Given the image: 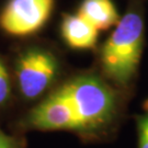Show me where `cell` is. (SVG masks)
Listing matches in <instances>:
<instances>
[{
  "label": "cell",
  "mask_w": 148,
  "mask_h": 148,
  "mask_svg": "<svg viewBox=\"0 0 148 148\" xmlns=\"http://www.w3.org/2000/svg\"><path fill=\"white\" fill-rule=\"evenodd\" d=\"M119 111L120 99L114 88L97 75L84 74L44 95L22 120V126L93 136L111 126Z\"/></svg>",
  "instance_id": "obj_1"
},
{
  "label": "cell",
  "mask_w": 148,
  "mask_h": 148,
  "mask_svg": "<svg viewBox=\"0 0 148 148\" xmlns=\"http://www.w3.org/2000/svg\"><path fill=\"white\" fill-rule=\"evenodd\" d=\"M145 44V21L139 2L121 16L100 51L101 69L115 86L127 88L137 75Z\"/></svg>",
  "instance_id": "obj_2"
},
{
  "label": "cell",
  "mask_w": 148,
  "mask_h": 148,
  "mask_svg": "<svg viewBox=\"0 0 148 148\" xmlns=\"http://www.w3.org/2000/svg\"><path fill=\"white\" fill-rule=\"evenodd\" d=\"M59 62L53 52L41 46H29L18 55L14 77L19 95L25 101L43 98L59 75Z\"/></svg>",
  "instance_id": "obj_3"
},
{
  "label": "cell",
  "mask_w": 148,
  "mask_h": 148,
  "mask_svg": "<svg viewBox=\"0 0 148 148\" xmlns=\"http://www.w3.org/2000/svg\"><path fill=\"white\" fill-rule=\"evenodd\" d=\"M55 0H8L0 11V29L11 36L38 32L52 14Z\"/></svg>",
  "instance_id": "obj_4"
},
{
  "label": "cell",
  "mask_w": 148,
  "mask_h": 148,
  "mask_svg": "<svg viewBox=\"0 0 148 148\" xmlns=\"http://www.w3.org/2000/svg\"><path fill=\"white\" fill-rule=\"evenodd\" d=\"M99 33L89 21L78 12L68 13L63 16L60 23V34L68 47L78 51L95 48Z\"/></svg>",
  "instance_id": "obj_5"
},
{
  "label": "cell",
  "mask_w": 148,
  "mask_h": 148,
  "mask_svg": "<svg viewBox=\"0 0 148 148\" xmlns=\"http://www.w3.org/2000/svg\"><path fill=\"white\" fill-rule=\"evenodd\" d=\"M76 12L89 21L99 32L114 27L121 19L112 0H82Z\"/></svg>",
  "instance_id": "obj_6"
},
{
  "label": "cell",
  "mask_w": 148,
  "mask_h": 148,
  "mask_svg": "<svg viewBox=\"0 0 148 148\" xmlns=\"http://www.w3.org/2000/svg\"><path fill=\"white\" fill-rule=\"evenodd\" d=\"M12 82L10 73L5 66L3 59L0 57V109L5 108L11 99Z\"/></svg>",
  "instance_id": "obj_7"
},
{
  "label": "cell",
  "mask_w": 148,
  "mask_h": 148,
  "mask_svg": "<svg viewBox=\"0 0 148 148\" xmlns=\"http://www.w3.org/2000/svg\"><path fill=\"white\" fill-rule=\"evenodd\" d=\"M138 148H148V99L145 100L142 111L136 116Z\"/></svg>",
  "instance_id": "obj_8"
},
{
  "label": "cell",
  "mask_w": 148,
  "mask_h": 148,
  "mask_svg": "<svg viewBox=\"0 0 148 148\" xmlns=\"http://www.w3.org/2000/svg\"><path fill=\"white\" fill-rule=\"evenodd\" d=\"M0 148H25L23 138L7 134L0 128Z\"/></svg>",
  "instance_id": "obj_9"
}]
</instances>
